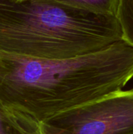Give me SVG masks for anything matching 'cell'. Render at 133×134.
Instances as JSON below:
<instances>
[{
  "instance_id": "7a4b0ae2",
  "label": "cell",
  "mask_w": 133,
  "mask_h": 134,
  "mask_svg": "<svg viewBox=\"0 0 133 134\" xmlns=\"http://www.w3.org/2000/svg\"><path fill=\"white\" fill-rule=\"evenodd\" d=\"M114 15L68 9L49 0H0V51L70 59L98 51L121 39Z\"/></svg>"
},
{
  "instance_id": "277c9868",
  "label": "cell",
  "mask_w": 133,
  "mask_h": 134,
  "mask_svg": "<svg viewBox=\"0 0 133 134\" xmlns=\"http://www.w3.org/2000/svg\"><path fill=\"white\" fill-rule=\"evenodd\" d=\"M61 6L96 14L116 16L118 0H49Z\"/></svg>"
},
{
  "instance_id": "52a82bcc",
  "label": "cell",
  "mask_w": 133,
  "mask_h": 134,
  "mask_svg": "<svg viewBox=\"0 0 133 134\" xmlns=\"http://www.w3.org/2000/svg\"><path fill=\"white\" fill-rule=\"evenodd\" d=\"M14 1H16V2H20V1H24V0H14Z\"/></svg>"
},
{
  "instance_id": "5b68a950",
  "label": "cell",
  "mask_w": 133,
  "mask_h": 134,
  "mask_svg": "<svg viewBox=\"0 0 133 134\" xmlns=\"http://www.w3.org/2000/svg\"><path fill=\"white\" fill-rule=\"evenodd\" d=\"M116 17L121 25L122 39L133 46V0H118Z\"/></svg>"
},
{
  "instance_id": "6da1fadb",
  "label": "cell",
  "mask_w": 133,
  "mask_h": 134,
  "mask_svg": "<svg viewBox=\"0 0 133 134\" xmlns=\"http://www.w3.org/2000/svg\"><path fill=\"white\" fill-rule=\"evenodd\" d=\"M132 78L133 46L124 39L63 60L0 51V116L16 133L42 134Z\"/></svg>"
},
{
  "instance_id": "3957f363",
  "label": "cell",
  "mask_w": 133,
  "mask_h": 134,
  "mask_svg": "<svg viewBox=\"0 0 133 134\" xmlns=\"http://www.w3.org/2000/svg\"><path fill=\"white\" fill-rule=\"evenodd\" d=\"M42 134H133V88L103 97Z\"/></svg>"
},
{
  "instance_id": "8992f818",
  "label": "cell",
  "mask_w": 133,
  "mask_h": 134,
  "mask_svg": "<svg viewBox=\"0 0 133 134\" xmlns=\"http://www.w3.org/2000/svg\"><path fill=\"white\" fill-rule=\"evenodd\" d=\"M0 134H8L7 127L2 122L1 116H0Z\"/></svg>"
}]
</instances>
